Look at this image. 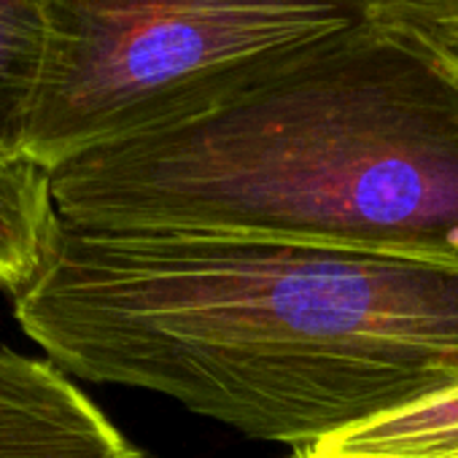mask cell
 Wrapping results in <instances>:
<instances>
[{
    "instance_id": "obj_1",
    "label": "cell",
    "mask_w": 458,
    "mask_h": 458,
    "mask_svg": "<svg viewBox=\"0 0 458 458\" xmlns=\"http://www.w3.org/2000/svg\"><path fill=\"white\" fill-rule=\"evenodd\" d=\"M12 300L65 375L294 450L458 388V259L57 221Z\"/></svg>"
},
{
    "instance_id": "obj_2",
    "label": "cell",
    "mask_w": 458,
    "mask_h": 458,
    "mask_svg": "<svg viewBox=\"0 0 458 458\" xmlns=\"http://www.w3.org/2000/svg\"><path fill=\"white\" fill-rule=\"evenodd\" d=\"M49 181L89 233L458 259V57L375 14Z\"/></svg>"
},
{
    "instance_id": "obj_3",
    "label": "cell",
    "mask_w": 458,
    "mask_h": 458,
    "mask_svg": "<svg viewBox=\"0 0 458 458\" xmlns=\"http://www.w3.org/2000/svg\"><path fill=\"white\" fill-rule=\"evenodd\" d=\"M375 17V0H49L25 157L52 170Z\"/></svg>"
},
{
    "instance_id": "obj_4",
    "label": "cell",
    "mask_w": 458,
    "mask_h": 458,
    "mask_svg": "<svg viewBox=\"0 0 458 458\" xmlns=\"http://www.w3.org/2000/svg\"><path fill=\"white\" fill-rule=\"evenodd\" d=\"M0 458H151L49 359L0 348Z\"/></svg>"
},
{
    "instance_id": "obj_5",
    "label": "cell",
    "mask_w": 458,
    "mask_h": 458,
    "mask_svg": "<svg viewBox=\"0 0 458 458\" xmlns=\"http://www.w3.org/2000/svg\"><path fill=\"white\" fill-rule=\"evenodd\" d=\"M300 458H458V388L332 434Z\"/></svg>"
},
{
    "instance_id": "obj_6",
    "label": "cell",
    "mask_w": 458,
    "mask_h": 458,
    "mask_svg": "<svg viewBox=\"0 0 458 458\" xmlns=\"http://www.w3.org/2000/svg\"><path fill=\"white\" fill-rule=\"evenodd\" d=\"M57 221L49 170L0 157V289L14 294L30 281Z\"/></svg>"
},
{
    "instance_id": "obj_7",
    "label": "cell",
    "mask_w": 458,
    "mask_h": 458,
    "mask_svg": "<svg viewBox=\"0 0 458 458\" xmlns=\"http://www.w3.org/2000/svg\"><path fill=\"white\" fill-rule=\"evenodd\" d=\"M49 0H0V157H25L47 60Z\"/></svg>"
},
{
    "instance_id": "obj_8",
    "label": "cell",
    "mask_w": 458,
    "mask_h": 458,
    "mask_svg": "<svg viewBox=\"0 0 458 458\" xmlns=\"http://www.w3.org/2000/svg\"><path fill=\"white\" fill-rule=\"evenodd\" d=\"M375 14L458 57V0H375Z\"/></svg>"
},
{
    "instance_id": "obj_9",
    "label": "cell",
    "mask_w": 458,
    "mask_h": 458,
    "mask_svg": "<svg viewBox=\"0 0 458 458\" xmlns=\"http://www.w3.org/2000/svg\"><path fill=\"white\" fill-rule=\"evenodd\" d=\"M292 458H300V455H292Z\"/></svg>"
}]
</instances>
